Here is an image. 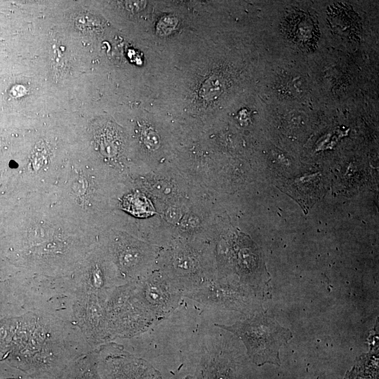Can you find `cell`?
<instances>
[{"label": "cell", "mask_w": 379, "mask_h": 379, "mask_svg": "<svg viewBox=\"0 0 379 379\" xmlns=\"http://www.w3.org/2000/svg\"><path fill=\"white\" fill-rule=\"evenodd\" d=\"M144 142L149 148L155 149L159 145V136L154 131L149 129L144 133Z\"/></svg>", "instance_id": "10"}, {"label": "cell", "mask_w": 379, "mask_h": 379, "mask_svg": "<svg viewBox=\"0 0 379 379\" xmlns=\"http://www.w3.org/2000/svg\"><path fill=\"white\" fill-rule=\"evenodd\" d=\"M186 379H233V373L226 364L212 361L200 368L195 376Z\"/></svg>", "instance_id": "8"}, {"label": "cell", "mask_w": 379, "mask_h": 379, "mask_svg": "<svg viewBox=\"0 0 379 379\" xmlns=\"http://www.w3.org/2000/svg\"><path fill=\"white\" fill-rule=\"evenodd\" d=\"M223 327L242 340L248 356L258 366L265 364L280 366L279 349L292 338L288 329L266 317H257Z\"/></svg>", "instance_id": "2"}, {"label": "cell", "mask_w": 379, "mask_h": 379, "mask_svg": "<svg viewBox=\"0 0 379 379\" xmlns=\"http://www.w3.org/2000/svg\"><path fill=\"white\" fill-rule=\"evenodd\" d=\"M4 379H30V378H4Z\"/></svg>", "instance_id": "12"}, {"label": "cell", "mask_w": 379, "mask_h": 379, "mask_svg": "<svg viewBox=\"0 0 379 379\" xmlns=\"http://www.w3.org/2000/svg\"><path fill=\"white\" fill-rule=\"evenodd\" d=\"M99 295L77 291L74 316L77 326L88 343H95L102 335V312Z\"/></svg>", "instance_id": "3"}, {"label": "cell", "mask_w": 379, "mask_h": 379, "mask_svg": "<svg viewBox=\"0 0 379 379\" xmlns=\"http://www.w3.org/2000/svg\"><path fill=\"white\" fill-rule=\"evenodd\" d=\"M55 379H102L98 362L91 354L81 355L70 363Z\"/></svg>", "instance_id": "6"}, {"label": "cell", "mask_w": 379, "mask_h": 379, "mask_svg": "<svg viewBox=\"0 0 379 379\" xmlns=\"http://www.w3.org/2000/svg\"><path fill=\"white\" fill-rule=\"evenodd\" d=\"M344 379H378V359L371 355L361 358Z\"/></svg>", "instance_id": "7"}, {"label": "cell", "mask_w": 379, "mask_h": 379, "mask_svg": "<svg viewBox=\"0 0 379 379\" xmlns=\"http://www.w3.org/2000/svg\"><path fill=\"white\" fill-rule=\"evenodd\" d=\"M321 177L317 175L297 179L286 186V192L303 206L312 205L321 197L323 188Z\"/></svg>", "instance_id": "5"}, {"label": "cell", "mask_w": 379, "mask_h": 379, "mask_svg": "<svg viewBox=\"0 0 379 379\" xmlns=\"http://www.w3.org/2000/svg\"><path fill=\"white\" fill-rule=\"evenodd\" d=\"M101 371L102 379H161L159 373L145 362L126 357L107 358Z\"/></svg>", "instance_id": "4"}, {"label": "cell", "mask_w": 379, "mask_h": 379, "mask_svg": "<svg viewBox=\"0 0 379 379\" xmlns=\"http://www.w3.org/2000/svg\"><path fill=\"white\" fill-rule=\"evenodd\" d=\"M62 326L53 319L30 313L4 319L0 350L14 366L42 379H55L70 363L65 359Z\"/></svg>", "instance_id": "1"}, {"label": "cell", "mask_w": 379, "mask_h": 379, "mask_svg": "<svg viewBox=\"0 0 379 379\" xmlns=\"http://www.w3.org/2000/svg\"><path fill=\"white\" fill-rule=\"evenodd\" d=\"M126 8L132 12L140 11L145 7L146 1H125Z\"/></svg>", "instance_id": "11"}, {"label": "cell", "mask_w": 379, "mask_h": 379, "mask_svg": "<svg viewBox=\"0 0 379 379\" xmlns=\"http://www.w3.org/2000/svg\"><path fill=\"white\" fill-rule=\"evenodd\" d=\"M126 204L128 211H131L133 214L140 217L151 215L154 211L148 199L140 195L127 197Z\"/></svg>", "instance_id": "9"}]
</instances>
